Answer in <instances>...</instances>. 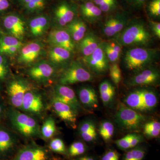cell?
<instances>
[{"mask_svg":"<svg viewBox=\"0 0 160 160\" xmlns=\"http://www.w3.org/2000/svg\"><path fill=\"white\" fill-rule=\"evenodd\" d=\"M8 116L15 130L23 137L32 139L41 137V127L35 118L12 107Z\"/></svg>","mask_w":160,"mask_h":160,"instance_id":"6da1fadb","label":"cell"},{"mask_svg":"<svg viewBox=\"0 0 160 160\" xmlns=\"http://www.w3.org/2000/svg\"><path fill=\"white\" fill-rule=\"evenodd\" d=\"M124 104L138 112H145L154 109L158 103L155 93L150 89H140L131 92L124 100Z\"/></svg>","mask_w":160,"mask_h":160,"instance_id":"7a4b0ae2","label":"cell"},{"mask_svg":"<svg viewBox=\"0 0 160 160\" xmlns=\"http://www.w3.org/2000/svg\"><path fill=\"white\" fill-rule=\"evenodd\" d=\"M147 118L122 102L119 104L114 117L118 126L126 131H135L140 129L144 126Z\"/></svg>","mask_w":160,"mask_h":160,"instance_id":"3957f363","label":"cell"},{"mask_svg":"<svg viewBox=\"0 0 160 160\" xmlns=\"http://www.w3.org/2000/svg\"><path fill=\"white\" fill-rule=\"evenodd\" d=\"M118 35L116 38L118 43L124 46L146 45L151 39L149 31L142 23L129 26Z\"/></svg>","mask_w":160,"mask_h":160,"instance_id":"277c9868","label":"cell"},{"mask_svg":"<svg viewBox=\"0 0 160 160\" xmlns=\"http://www.w3.org/2000/svg\"><path fill=\"white\" fill-rule=\"evenodd\" d=\"M156 53L153 49L132 48L125 54L124 62L126 68L132 71L143 69L154 60Z\"/></svg>","mask_w":160,"mask_h":160,"instance_id":"5b68a950","label":"cell"},{"mask_svg":"<svg viewBox=\"0 0 160 160\" xmlns=\"http://www.w3.org/2000/svg\"><path fill=\"white\" fill-rule=\"evenodd\" d=\"M48 147L40 146L33 141L20 147L10 160H56Z\"/></svg>","mask_w":160,"mask_h":160,"instance_id":"8992f818","label":"cell"},{"mask_svg":"<svg viewBox=\"0 0 160 160\" xmlns=\"http://www.w3.org/2000/svg\"><path fill=\"white\" fill-rule=\"evenodd\" d=\"M92 74L79 63L73 62L61 73L59 84L65 86L91 81Z\"/></svg>","mask_w":160,"mask_h":160,"instance_id":"52a82bcc","label":"cell"},{"mask_svg":"<svg viewBox=\"0 0 160 160\" xmlns=\"http://www.w3.org/2000/svg\"><path fill=\"white\" fill-rule=\"evenodd\" d=\"M46 108V102L42 94L30 89L24 96L21 111L36 118L42 116Z\"/></svg>","mask_w":160,"mask_h":160,"instance_id":"ba28073f","label":"cell"},{"mask_svg":"<svg viewBox=\"0 0 160 160\" xmlns=\"http://www.w3.org/2000/svg\"><path fill=\"white\" fill-rule=\"evenodd\" d=\"M30 89L28 83L22 78H18L11 81L7 87V93L12 107L21 110L24 96Z\"/></svg>","mask_w":160,"mask_h":160,"instance_id":"9c48e42d","label":"cell"},{"mask_svg":"<svg viewBox=\"0 0 160 160\" xmlns=\"http://www.w3.org/2000/svg\"><path fill=\"white\" fill-rule=\"evenodd\" d=\"M83 60L89 69L96 74H104L109 69V61L103 50L102 44H100L92 54L84 57Z\"/></svg>","mask_w":160,"mask_h":160,"instance_id":"30bf717a","label":"cell"},{"mask_svg":"<svg viewBox=\"0 0 160 160\" xmlns=\"http://www.w3.org/2000/svg\"><path fill=\"white\" fill-rule=\"evenodd\" d=\"M53 96V100L67 104L77 111L81 108L74 91L69 86L61 84L57 85L54 88Z\"/></svg>","mask_w":160,"mask_h":160,"instance_id":"8fae6325","label":"cell"},{"mask_svg":"<svg viewBox=\"0 0 160 160\" xmlns=\"http://www.w3.org/2000/svg\"><path fill=\"white\" fill-rule=\"evenodd\" d=\"M55 73L53 66L46 62L35 64L28 70L29 77L39 83H45L51 79Z\"/></svg>","mask_w":160,"mask_h":160,"instance_id":"7c38bea8","label":"cell"},{"mask_svg":"<svg viewBox=\"0 0 160 160\" xmlns=\"http://www.w3.org/2000/svg\"><path fill=\"white\" fill-rule=\"evenodd\" d=\"M52 106L53 110L61 119L72 128H75L78 111L67 104L54 100L52 101Z\"/></svg>","mask_w":160,"mask_h":160,"instance_id":"4fadbf2b","label":"cell"},{"mask_svg":"<svg viewBox=\"0 0 160 160\" xmlns=\"http://www.w3.org/2000/svg\"><path fill=\"white\" fill-rule=\"evenodd\" d=\"M18 145L19 140L15 133L0 129V154L14 155L20 148Z\"/></svg>","mask_w":160,"mask_h":160,"instance_id":"5bb4252c","label":"cell"},{"mask_svg":"<svg viewBox=\"0 0 160 160\" xmlns=\"http://www.w3.org/2000/svg\"><path fill=\"white\" fill-rule=\"evenodd\" d=\"M160 74L154 69H144L138 74L132 77L128 83L130 86H142L156 84L159 81Z\"/></svg>","mask_w":160,"mask_h":160,"instance_id":"9a60e30c","label":"cell"},{"mask_svg":"<svg viewBox=\"0 0 160 160\" xmlns=\"http://www.w3.org/2000/svg\"><path fill=\"white\" fill-rule=\"evenodd\" d=\"M49 40L52 46L62 47L71 52L74 50L75 46L73 40L66 30H52L49 35Z\"/></svg>","mask_w":160,"mask_h":160,"instance_id":"2e32d148","label":"cell"},{"mask_svg":"<svg viewBox=\"0 0 160 160\" xmlns=\"http://www.w3.org/2000/svg\"><path fill=\"white\" fill-rule=\"evenodd\" d=\"M3 24L7 31L19 40L22 39L25 34V23L17 16L9 15L3 21Z\"/></svg>","mask_w":160,"mask_h":160,"instance_id":"e0dca14e","label":"cell"},{"mask_svg":"<svg viewBox=\"0 0 160 160\" xmlns=\"http://www.w3.org/2000/svg\"><path fill=\"white\" fill-rule=\"evenodd\" d=\"M42 49V44L38 42H32L27 44L21 49L18 62L22 64L32 62L39 57Z\"/></svg>","mask_w":160,"mask_h":160,"instance_id":"ac0fdd59","label":"cell"},{"mask_svg":"<svg viewBox=\"0 0 160 160\" xmlns=\"http://www.w3.org/2000/svg\"><path fill=\"white\" fill-rule=\"evenodd\" d=\"M126 24V20L121 16L112 17L107 19L103 25V32L108 37L120 33Z\"/></svg>","mask_w":160,"mask_h":160,"instance_id":"d6986e66","label":"cell"},{"mask_svg":"<svg viewBox=\"0 0 160 160\" xmlns=\"http://www.w3.org/2000/svg\"><path fill=\"white\" fill-rule=\"evenodd\" d=\"M79 99L83 106L90 109H94L98 106V100L96 92L89 86L81 88L78 92Z\"/></svg>","mask_w":160,"mask_h":160,"instance_id":"ffe728a7","label":"cell"},{"mask_svg":"<svg viewBox=\"0 0 160 160\" xmlns=\"http://www.w3.org/2000/svg\"><path fill=\"white\" fill-rule=\"evenodd\" d=\"M80 136L86 142H93L97 139L96 127L94 122L86 120L80 123L78 127Z\"/></svg>","mask_w":160,"mask_h":160,"instance_id":"44dd1931","label":"cell"},{"mask_svg":"<svg viewBox=\"0 0 160 160\" xmlns=\"http://www.w3.org/2000/svg\"><path fill=\"white\" fill-rule=\"evenodd\" d=\"M67 29L72 40L79 42L85 37L86 26L85 23L81 20H73L67 25Z\"/></svg>","mask_w":160,"mask_h":160,"instance_id":"7402d4cb","label":"cell"},{"mask_svg":"<svg viewBox=\"0 0 160 160\" xmlns=\"http://www.w3.org/2000/svg\"><path fill=\"white\" fill-rule=\"evenodd\" d=\"M80 49L84 57L89 56L99 46L97 38L92 33H89L81 40Z\"/></svg>","mask_w":160,"mask_h":160,"instance_id":"603a6c76","label":"cell"},{"mask_svg":"<svg viewBox=\"0 0 160 160\" xmlns=\"http://www.w3.org/2000/svg\"><path fill=\"white\" fill-rule=\"evenodd\" d=\"M55 15L60 26H65L73 20L74 12L68 5L63 3L57 8Z\"/></svg>","mask_w":160,"mask_h":160,"instance_id":"cb8c5ba5","label":"cell"},{"mask_svg":"<svg viewBox=\"0 0 160 160\" xmlns=\"http://www.w3.org/2000/svg\"><path fill=\"white\" fill-rule=\"evenodd\" d=\"M71 52L62 47L53 46L49 50V57L52 62L56 65L66 63L71 57Z\"/></svg>","mask_w":160,"mask_h":160,"instance_id":"d4e9b609","label":"cell"},{"mask_svg":"<svg viewBox=\"0 0 160 160\" xmlns=\"http://www.w3.org/2000/svg\"><path fill=\"white\" fill-rule=\"evenodd\" d=\"M100 97L105 106H109L114 100L115 90L108 80H105L101 83L99 86Z\"/></svg>","mask_w":160,"mask_h":160,"instance_id":"484cf974","label":"cell"},{"mask_svg":"<svg viewBox=\"0 0 160 160\" xmlns=\"http://www.w3.org/2000/svg\"><path fill=\"white\" fill-rule=\"evenodd\" d=\"M48 25L49 20L46 17L41 16L34 18L29 24L32 34L34 36H40L46 31Z\"/></svg>","mask_w":160,"mask_h":160,"instance_id":"4316f807","label":"cell"},{"mask_svg":"<svg viewBox=\"0 0 160 160\" xmlns=\"http://www.w3.org/2000/svg\"><path fill=\"white\" fill-rule=\"evenodd\" d=\"M81 11L83 15L91 21L98 19L102 13L100 8L91 2H88L82 5Z\"/></svg>","mask_w":160,"mask_h":160,"instance_id":"83f0119b","label":"cell"},{"mask_svg":"<svg viewBox=\"0 0 160 160\" xmlns=\"http://www.w3.org/2000/svg\"><path fill=\"white\" fill-rule=\"evenodd\" d=\"M56 132L55 121L52 117L46 118L41 127V137L43 139H50Z\"/></svg>","mask_w":160,"mask_h":160,"instance_id":"f1b7e54d","label":"cell"},{"mask_svg":"<svg viewBox=\"0 0 160 160\" xmlns=\"http://www.w3.org/2000/svg\"><path fill=\"white\" fill-rule=\"evenodd\" d=\"M143 132L147 137L156 138L159 135L160 123L157 121L146 123L143 126Z\"/></svg>","mask_w":160,"mask_h":160,"instance_id":"f546056e","label":"cell"},{"mask_svg":"<svg viewBox=\"0 0 160 160\" xmlns=\"http://www.w3.org/2000/svg\"><path fill=\"white\" fill-rule=\"evenodd\" d=\"M23 44L20 40L12 36H6L0 38V52L3 53L5 50L13 46L22 47Z\"/></svg>","mask_w":160,"mask_h":160,"instance_id":"4dcf8cb0","label":"cell"},{"mask_svg":"<svg viewBox=\"0 0 160 160\" xmlns=\"http://www.w3.org/2000/svg\"><path fill=\"white\" fill-rule=\"evenodd\" d=\"M114 131V126L109 121H104L100 125L99 132L104 141L110 140L113 136Z\"/></svg>","mask_w":160,"mask_h":160,"instance_id":"1f68e13d","label":"cell"},{"mask_svg":"<svg viewBox=\"0 0 160 160\" xmlns=\"http://www.w3.org/2000/svg\"><path fill=\"white\" fill-rule=\"evenodd\" d=\"M127 152L122 160H143L146 154L145 149L142 147H134Z\"/></svg>","mask_w":160,"mask_h":160,"instance_id":"d6a6232c","label":"cell"},{"mask_svg":"<svg viewBox=\"0 0 160 160\" xmlns=\"http://www.w3.org/2000/svg\"><path fill=\"white\" fill-rule=\"evenodd\" d=\"M48 147L52 152L60 154H66L65 144L62 140L59 138H56L52 140Z\"/></svg>","mask_w":160,"mask_h":160,"instance_id":"836d02e7","label":"cell"},{"mask_svg":"<svg viewBox=\"0 0 160 160\" xmlns=\"http://www.w3.org/2000/svg\"><path fill=\"white\" fill-rule=\"evenodd\" d=\"M86 150L85 144L81 142L72 143L69 146L68 153L71 157H77L84 154Z\"/></svg>","mask_w":160,"mask_h":160,"instance_id":"e575fe53","label":"cell"},{"mask_svg":"<svg viewBox=\"0 0 160 160\" xmlns=\"http://www.w3.org/2000/svg\"><path fill=\"white\" fill-rule=\"evenodd\" d=\"M110 76L113 82L118 86L122 79V72L119 66L116 63H114L109 66Z\"/></svg>","mask_w":160,"mask_h":160,"instance_id":"d590c367","label":"cell"},{"mask_svg":"<svg viewBox=\"0 0 160 160\" xmlns=\"http://www.w3.org/2000/svg\"><path fill=\"white\" fill-rule=\"evenodd\" d=\"M102 45L103 50L109 62L114 63L119 59V57L113 51L109 43L104 42L102 44Z\"/></svg>","mask_w":160,"mask_h":160,"instance_id":"8d00e7d4","label":"cell"},{"mask_svg":"<svg viewBox=\"0 0 160 160\" xmlns=\"http://www.w3.org/2000/svg\"><path fill=\"white\" fill-rule=\"evenodd\" d=\"M135 133H129L126 136L115 142L116 145L122 150H127L130 149V142Z\"/></svg>","mask_w":160,"mask_h":160,"instance_id":"74e56055","label":"cell"},{"mask_svg":"<svg viewBox=\"0 0 160 160\" xmlns=\"http://www.w3.org/2000/svg\"><path fill=\"white\" fill-rule=\"evenodd\" d=\"M45 6L44 0H31L26 5V8L30 11L42 9Z\"/></svg>","mask_w":160,"mask_h":160,"instance_id":"f35d334b","label":"cell"},{"mask_svg":"<svg viewBox=\"0 0 160 160\" xmlns=\"http://www.w3.org/2000/svg\"><path fill=\"white\" fill-rule=\"evenodd\" d=\"M149 11L152 15L159 17L160 15V0H153L149 4Z\"/></svg>","mask_w":160,"mask_h":160,"instance_id":"ab89813d","label":"cell"},{"mask_svg":"<svg viewBox=\"0 0 160 160\" xmlns=\"http://www.w3.org/2000/svg\"><path fill=\"white\" fill-rule=\"evenodd\" d=\"M116 6L115 0H107L98 6L101 11L108 12Z\"/></svg>","mask_w":160,"mask_h":160,"instance_id":"60d3db41","label":"cell"},{"mask_svg":"<svg viewBox=\"0 0 160 160\" xmlns=\"http://www.w3.org/2000/svg\"><path fill=\"white\" fill-rule=\"evenodd\" d=\"M8 68L5 60L0 55V79H4L8 73Z\"/></svg>","mask_w":160,"mask_h":160,"instance_id":"b9f144b4","label":"cell"},{"mask_svg":"<svg viewBox=\"0 0 160 160\" xmlns=\"http://www.w3.org/2000/svg\"><path fill=\"white\" fill-rule=\"evenodd\" d=\"M118 153L114 150H109L106 152L102 158V160H119Z\"/></svg>","mask_w":160,"mask_h":160,"instance_id":"7bdbcfd3","label":"cell"},{"mask_svg":"<svg viewBox=\"0 0 160 160\" xmlns=\"http://www.w3.org/2000/svg\"><path fill=\"white\" fill-rule=\"evenodd\" d=\"M143 141V138L141 135L135 133L130 142V149L134 148Z\"/></svg>","mask_w":160,"mask_h":160,"instance_id":"ee69618b","label":"cell"},{"mask_svg":"<svg viewBox=\"0 0 160 160\" xmlns=\"http://www.w3.org/2000/svg\"><path fill=\"white\" fill-rule=\"evenodd\" d=\"M152 30L153 32L155 35L159 39L160 38V24L158 22L152 21L150 22Z\"/></svg>","mask_w":160,"mask_h":160,"instance_id":"f6af8a7d","label":"cell"},{"mask_svg":"<svg viewBox=\"0 0 160 160\" xmlns=\"http://www.w3.org/2000/svg\"><path fill=\"white\" fill-rule=\"evenodd\" d=\"M21 48V47L13 46V47H10L9 49H6L3 53L11 55L14 54L16 52H17Z\"/></svg>","mask_w":160,"mask_h":160,"instance_id":"bcb514c9","label":"cell"},{"mask_svg":"<svg viewBox=\"0 0 160 160\" xmlns=\"http://www.w3.org/2000/svg\"><path fill=\"white\" fill-rule=\"evenodd\" d=\"M109 44H110L112 49H113V51L115 52V53H116L118 56L120 57L121 51H122V48H121L119 44L118 43H114L113 44H110V43H109Z\"/></svg>","mask_w":160,"mask_h":160,"instance_id":"7dc6e473","label":"cell"},{"mask_svg":"<svg viewBox=\"0 0 160 160\" xmlns=\"http://www.w3.org/2000/svg\"><path fill=\"white\" fill-rule=\"evenodd\" d=\"M9 6V3L8 0H0V11L6 10Z\"/></svg>","mask_w":160,"mask_h":160,"instance_id":"c3c4849f","label":"cell"},{"mask_svg":"<svg viewBox=\"0 0 160 160\" xmlns=\"http://www.w3.org/2000/svg\"><path fill=\"white\" fill-rule=\"evenodd\" d=\"M146 0H128L133 6H141L146 2Z\"/></svg>","mask_w":160,"mask_h":160,"instance_id":"681fc988","label":"cell"},{"mask_svg":"<svg viewBox=\"0 0 160 160\" xmlns=\"http://www.w3.org/2000/svg\"><path fill=\"white\" fill-rule=\"evenodd\" d=\"M76 160H96L94 158L92 157L91 156H86L78 158Z\"/></svg>","mask_w":160,"mask_h":160,"instance_id":"f907efd6","label":"cell"},{"mask_svg":"<svg viewBox=\"0 0 160 160\" xmlns=\"http://www.w3.org/2000/svg\"><path fill=\"white\" fill-rule=\"evenodd\" d=\"M106 1H107V0H93V2H94L96 5L99 6Z\"/></svg>","mask_w":160,"mask_h":160,"instance_id":"816d5d0a","label":"cell"},{"mask_svg":"<svg viewBox=\"0 0 160 160\" xmlns=\"http://www.w3.org/2000/svg\"><path fill=\"white\" fill-rule=\"evenodd\" d=\"M2 106H1V104H0V117H1V114H2Z\"/></svg>","mask_w":160,"mask_h":160,"instance_id":"f5cc1de1","label":"cell"},{"mask_svg":"<svg viewBox=\"0 0 160 160\" xmlns=\"http://www.w3.org/2000/svg\"><path fill=\"white\" fill-rule=\"evenodd\" d=\"M21 1H22V2H24V1H25V0H21Z\"/></svg>","mask_w":160,"mask_h":160,"instance_id":"db71d44e","label":"cell"}]
</instances>
